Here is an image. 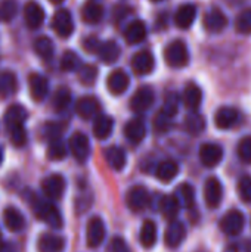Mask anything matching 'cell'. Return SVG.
Instances as JSON below:
<instances>
[{"label":"cell","instance_id":"cell-1","mask_svg":"<svg viewBox=\"0 0 251 252\" xmlns=\"http://www.w3.org/2000/svg\"><path fill=\"white\" fill-rule=\"evenodd\" d=\"M27 117H28L27 109L18 103L10 105L3 115V121L9 133V139L12 145L16 148H22L27 143V131L24 126L27 121Z\"/></svg>","mask_w":251,"mask_h":252},{"label":"cell","instance_id":"cell-2","mask_svg":"<svg viewBox=\"0 0 251 252\" xmlns=\"http://www.w3.org/2000/svg\"><path fill=\"white\" fill-rule=\"evenodd\" d=\"M27 201L30 202L36 217L46 223L49 227L52 229H61L64 226V219H62V214L61 211L55 207V204H52L50 201H44V199H40L37 198L34 193H30Z\"/></svg>","mask_w":251,"mask_h":252},{"label":"cell","instance_id":"cell-3","mask_svg":"<svg viewBox=\"0 0 251 252\" xmlns=\"http://www.w3.org/2000/svg\"><path fill=\"white\" fill-rule=\"evenodd\" d=\"M189 50L185 41L173 40L164 49V61L170 68H185L189 63Z\"/></svg>","mask_w":251,"mask_h":252},{"label":"cell","instance_id":"cell-4","mask_svg":"<svg viewBox=\"0 0 251 252\" xmlns=\"http://www.w3.org/2000/svg\"><path fill=\"white\" fill-rule=\"evenodd\" d=\"M246 226V217L240 210L228 211L219 223L220 230L228 236H238Z\"/></svg>","mask_w":251,"mask_h":252},{"label":"cell","instance_id":"cell-5","mask_svg":"<svg viewBox=\"0 0 251 252\" xmlns=\"http://www.w3.org/2000/svg\"><path fill=\"white\" fill-rule=\"evenodd\" d=\"M68 148L77 162H86L90 155V140L84 133H74L68 140Z\"/></svg>","mask_w":251,"mask_h":252},{"label":"cell","instance_id":"cell-6","mask_svg":"<svg viewBox=\"0 0 251 252\" xmlns=\"http://www.w3.org/2000/svg\"><path fill=\"white\" fill-rule=\"evenodd\" d=\"M154 100H155V93L152 87L149 86L139 87L130 99V109L136 114L146 112L154 105Z\"/></svg>","mask_w":251,"mask_h":252},{"label":"cell","instance_id":"cell-7","mask_svg":"<svg viewBox=\"0 0 251 252\" xmlns=\"http://www.w3.org/2000/svg\"><path fill=\"white\" fill-rule=\"evenodd\" d=\"M126 204H127L129 210L133 213L143 211L149 204V193H148L146 188L142 185H136V186L130 188L126 195Z\"/></svg>","mask_w":251,"mask_h":252},{"label":"cell","instance_id":"cell-8","mask_svg":"<svg viewBox=\"0 0 251 252\" xmlns=\"http://www.w3.org/2000/svg\"><path fill=\"white\" fill-rule=\"evenodd\" d=\"M52 30L62 38H68L74 32V19L70 10L59 9L52 18Z\"/></svg>","mask_w":251,"mask_h":252},{"label":"cell","instance_id":"cell-9","mask_svg":"<svg viewBox=\"0 0 251 252\" xmlns=\"http://www.w3.org/2000/svg\"><path fill=\"white\" fill-rule=\"evenodd\" d=\"M223 199V186L217 177H210L204 185V201L210 210H216L220 207Z\"/></svg>","mask_w":251,"mask_h":252},{"label":"cell","instance_id":"cell-10","mask_svg":"<svg viewBox=\"0 0 251 252\" xmlns=\"http://www.w3.org/2000/svg\"><path fill=\"white\" fill-rule=\"evenodd\" d=\"M107 229L101 217H92L86 227V242L89 248H98L105 241Z\"/></svg>","mask_w":251,"mask_h":252},{"label":"cell","instance_id":"cell-11","mask_svg":"<svg viewBox=\"0 0 251 252\" xmlns=\"http://www.w3.org/2000/svg\"><path fill=\"white\" fill-rule=\"evenodd\" d=\"M67 188V182L61 174H50L43 179L41 190L47 199H61Z\"/></svg>","mask_w":251,"mask_h":252},{"label":"cell","instance_id":"cell-12","mask_svg":"<svg viewBox=\"0 0 251 252\" xmlns=\"http://www.w3.org/2000/svg\"><path fill=\"white\" fill-rule=\"evenodd\" d=\"M223 159V148L217 143H204L200 148V161L207 168L217 167Z\"/></svg>","mask_w":251,"mask_h":252},{"label":"cell","instance_id":"cell-13","mask_svg":"<svg viewBox=\"0 0 251 252\" xmlns=\"http://www.w3.org/2000/svg\"><path fill=\"white\" fill-rule=\"evenodd\" d=\"M130 65H132V69L135 71L136 75H148L154 71L155 59L149 50H141V52L133 55Z\"/></svg>","mask_w":251,"mask_h":252},{"label":"cell","instance_id":"cell-14","mask_svg":"<svg viewBox=\"0 0 251 252\" xmlns=\"http://www.w3.org/2000/svg\"><path fill=\"white\" fill-rule=\"evenodd\" d=\"M129 86H130V77L123 69H114L107 78V89L114 96H118L127 92Z\"/></svg>","mask_w":251,"mask_h":252},{"label":"cell","instance_id":"cell-15","mask_svg":"<svg viewBox=\"0 0 251 252\" xmlns=\"http://www.w3.org/2000/svg\"><path fill=\"white\" fill-rule=\"evenodd\" d=\"M44 9L34 0L28 1L25 6H24V19H25V24L28 28L31 30H37L41 27V24L44 22Z\"/></svg>","mask_w":251,"mask_h":252},{"label":"cell","instance_id":"cell-16","mask_svg":"<svg viewBox=\"0 0 251 252\" xmlns=\"http://www.w3.org/2000/svg\"><path fill=\"white\" fill-rule=\"evenodd\" d=\"M226 27H228V18L220 9L215 7V9H210L206 13V16H204V28H206V31H209L212 34H219Z\"/></svg>","mask_w":251,"mask_h":252},{"label":"cell","instance_id":"cell-17","mask_svg":"<svg viewBox=\"0 0 251 252\" xmlns=\"http://www.w3.org/2000/svg\"><path fill=\"white\" fill-rule=\"evenodd\" d=\"M28 86H30V94L36 102H41L49 94V80L37 72H33L28 77Z\"/></svg>","mask_w":251,"mask_h":252},{"label":"cell","instance_id":"cell-18","mask_svg":"<svg viewBox=\"0 0 251 252\" xmlns=\"http://www.w3.org/2000/svg\"><path fill=\"white\" fill-rule=\"evenodd\" d=\"M185 238H186V229H185L183 223H180L178 220L170 221V224L167 226L166 233H164L166 245L172 250L179 248L182 245V242L185 241Z\"/></svg>","mask_w":251,"mask_h":252},{"label":"cell","instance_id":"cell-19","mask_svg":"<svg viewBox=\"0 0 251 252\" xmlns=\"http://www.w3.org/2000/svg\"><path fill=\"white\" fill-rule=\"evenodd\" d=\"M75 112L83 120H92L96 118L101 112V105L96 97L93 96H84L80 97L75 103Z\"/></svg>","mask_w":251,"mask_h":252},{"label":"cell","instance_id":"cell-20","mask_svg":"<svg viewBox=\"0 0 251 252\" xmlns=\"http://www.w3.org/2000/svg\"><path fill=\"white\" fill-rule=\"evenodd\" d=\"M146 136V126L142 118H132L124 126V137L132 145H139Z\"/></svg>","mask_w":251,"mask_h":252},{"label":"cell","instance_id":"cell-21","mask_svg":"<svg viewBox=\"0 0 251 252\" xmlns=\"http://www.w3.org/2000/svg\"><path fill=\"white\" fill-rule=\"evenodd\" d=\"M240 121V112L232 106L219 108L215 115V124L220 130H229L235 127Z\"/></svg>","mask_w":251,"mask_h":252},{"label":"cell","instance_id":"cell-22","mask_svg":"<svg viewBox=\"0 0 251 252\" xmlns=\"http://www.w3.org/2000/svg\"><path fill=\"white\" fill-rule=\"evenodd\" d=\"M197 18V6L192 3H185L178 7L175 13V24L180 30H188L192 27Z\"/></svg>","mask_w":251,"mask_h":252},{"label":"cell","instance_id":"cell-23","mask_svg":"<svg viewBox=\"0 0 251 252\" xmlns=\"http://www.w3.org/2000/svg\"><path fill=\"white\" fill-rule=\"evenodd\" d=\"M3 221H4V226L10 232H13V233L22 232L25 229V226H27L24 214L19 210H16L15 207L4 208V211H3Z\"/></svg>","mask_w":251,"mask_h":252},{"label":"cell","instance_id":"cell-24","mask_svg":"<svg viewBox=\"0 0 251 252\" xmlns=\"http://www.w3.org/2000/svg\"><path fill=\"white\" fill-rule=\"evenodd\" d=\"M146 34H148V30H146L145 22L141 19H135L126 27L124 40L129 44H141L146 38Z\"/></svg>","mask_w":251,"mask_h":252},{"label":"cell","instance_id":"cell-25","mask_svg":"<svg viewBox=\"0 0 251 252\" xmlns=\"http://www.w3.org/2000/svg\"><path fill=\"white\" fill-rule=\"evenodd\" d=\"M64 250H65V239L58 235L44 233L37 241L38 252H62Z\"/></svg>","mask_w":251,"mask_h":252},{"label":"cell","instance_id":"cell-26","mask_svg":"<svg viewBox=\"0 0 251 252\" xmlns=\"http://www.w3.org/2000/svg\"><path fill=\"white\" fill-rule=\"evenodd\" d=\"M107 164L114 170V171H121L126 167L127 162V155L126 151L120 146H109L104 152Z\"/></svg>","mask_w":251,"mask_h":252},{"label":"cell","instance_id":"cell-27","mask_svg":"<svg viewBox=\"0 0 251 252\" xmlns=\"http://www.w3.org/2000/svg\"><path fill=\"white\" fill-rule=\"evenodd\" d=\"M182 102L183 105L189 109V111H198L201 102H203V90L194 84V83H189L185 89H183V93H182Z\"/></svg>","mask_w":251,"mask_h":252},{"label":"cell","instance_id":"cell-28","mask_svg":"<svg viewBox=\"0 0 251 252\" xmlns=\"http://www.w3.org/2000/svg\"><path fill=\"white\" fill-rule=\"evenodd\" d=\"M160 213L163 214L164 219L173 221L178 216H179V211H180V202L179 199L176 198V195H164L161 199H160Z\"/></svg>","mask_w":251,"mask_h":252},{"label":"cell","instance_id":"cell-29","mask_svg":"<svg viewBox=\"0 0 251 252\" xmlns=\"http://www.w3.org/2000/svg\"><path fill=\"white\" fill-rule=\"evenodd\" d=\"M114 120L109 115H98L93 121V136L98 140H105L112 134Z\"/></svg>","mask_w":251,"mask_h":252},{"label":"cell","instance_id":"cell-30","mask_svg":"<svg viewBox=\"0 0 251 252\" xmlns=\"http://www.w3.org/2000/svg\"><path fill=\"white\" fill-rule=\"evenodd\" d=\"M178 174H179V165L173 159L161 161L155 170V177L163 183H169V182L175 180L178 177Z\"/></svg>","mask_w":251,"mask_h":252},{"label":"cell","instance_id":"cell-31","mask_svg":"<svg viewBox=\"0 0 251 252\" xmlns=\"http://www.w3.org/2000/svg\"><path fill=\"white\" fill-rule=\"evenodd\" d=\"M104 13H105V9L101 3L98 1H87L83 9H81V18L86 24H90V25H95V24H99L104 18Z\"/></svg>","mask_w":251,"mask_h":252},{"label":"cell","instance_id":"cell-32","mask_svg":"<svg viewBox=\"0 0 251 252\" xmlns=\"http://www.w3.org/2000/svg\"><path fill=\"white\" fill-rule=\"evenodd\" d=\"M120 55H121V49H120V46H118L114 40L102 41V44H101V47H99V50H98L99 59H101L104 63H107V65L117 62L118 58H120Z\"/></svg>","mask_w":251,"mask_h":252},{"label":"cell","instance_id":"cell-33","mask_svg":"<svg viewBox=\"0 0 251 252\" xmlns=\"http://www.w3.org/2000/svg\"><path fill=\"white\" fill-rule=\"evenodd\" d=\"M139 242L143 248L149 250L155 245L157 242V224L152 220L143 221L139 233Z\"/></svg>","mask_w":251,"mask_h":252},{"label":"cell","instance_id":"cell-34","mask_svg":"<svg viewBox=\"0 0 251 252\" xmlns=\"http://www.w3.org/2000/svg\"><path fill=\"white\" fill-rule=\"evenodd\" d=\"M183 127L189 134L198 136L206 128V118L201 114H198L197 111H191V114H188L183 121Z\"/></svg>","mask_w":251,"mask_h":252},{"label":"cell","instance_id":"cell-35","mask_svg":"<svg viewBox=\"0 0 251 252\" xmlns=\"http://www.w3.org/2000/svg\"><path fill=\"white\" fill-rule=\"evenodd\" d=\"M18 90V78L12 71L0 72V97H9Z\"/></svg>","mask_w":251,"mask_h":252},{"label":"cell","instance_id":"cell-36","mask_svg":"<svg viewBox=\"0 0 251 252\" xmlns=\"http://www.w3.org/2000/svg\"><path fill=\"white\" fill-rule=\"evenodd\" d=\"M33 47H34V52L44 61H50L55 55V44L46 35L37 37L33 43Z\"/></svg>","mask_w":251,"mask_h":252},{"label":"cell","instance_id":"cell-37","mask_svg":"<svg viewBox=\"0 0 251 252\" xmlns=\"http://www.w3.org/2000/svg\"><path fill=\"white\" fill-rule=\"evenodd\" d=\"M176 198L179 199L180 205L183 208H194L195 207V189L189 183H182L176 189Z\"/></svg>","mask_w":251,"mask_h":252},{"label":"cell","instance_id":"cell-38","mask_svg":"<svg viewBox=\"0 0 251 252\" xmlns=\"http://www.w3.org/2000/svg\"><path fill=\"white\" fill-rule=\"evenodd\" d=\"M52 105L56 112H65L71 105V90L67 87H59L53 94Z\"/></svg>","mask_w":251,"mask_h":252},{"label":"cell","instance_id":"cell-39","mask_svg":"<svg viewBox=\"0 0 251 252\" xmlns=\"http://www.w3.org/2000/svg\"><path fill=\"white\" fill-rule=\"evenodd\" d=\"M18 10L16 0H0V22H10L18 15Z\"/></svg>","mask_w":251,"mask_h":252},{"label":"cell","instance_id":"cell-40","mask_svg":"<svg viewBox=\"0 0 251 252\" xmlns=\"http://www.w3.org/2000/svg\"><path fill=\"white\" fill-rule=\"evenodd\" d=\"M67 154H68V149L61 139H55V140L49 142L47 158L50 161H62L67 157Z\"/></svg>","mask_w":251,"mask_h":252},{"label":"cell","instance_id":"cell-41","mask_svg":"<svg viewBox=\"0 0 251 252\" xmlns=\"http://www.w3.org/2000/svg\"><path fill=\"white\" fill-rule=\"evenodd\" d=\"M61 69L65 72H71V71H78L80 65V58L75 52L72 50H67L62 58H61V63H59Z\"/></svg>","mask_w":251,"mask_h":252},{"label":"cell","instance_id":"cell-42","mask_svg":"<svg viewBox=\"0 0 251 252\" xmlns=\"http://www.w3.org/2000/svg\"><path fill=\"white\" fill-rule=\"evenodd\" d=\"M235 30L243 35L251 34V7L244 9L235 19Z\"/></svg>","mask_w":251,"mask_h":252},{"label":"cell","instance_id":"cell-43","mask_svg":"<svg viewBox=\"0 0 251 252\" xmlns=\"http://www.w3.org/2000/svg\"><path fill=\"white\" fill-rule=\"evenodd\" d=\"M173 115L167 114L164 109H160L154 118V130L158 131V133H166L170 130L172 127V123H173Z\"/></svg>","mask_w":251,"mask_h":252},{"label":"cell","instance_id":"cell-44","mask_svg":"<svg viewBox=\"0 0 251 252\" xmlns=\"http://www.w3.org/2000/svg\"><path fill=\"white\" fill-rule=\"evenodd\" d=\"M77 72H78V80L84 86H92L98 78V68L93 65H81Z\"/></svg>","mask_w":251,"mask_h":252},{"label":"cell","instance_id":"cell-45","mask_svg":"<svg viewBox=\"0 0 251 252\" xmlns=\"http://www.w3.org/2000/svg\"><path fill=\"white\" fill-rule=\"evenodd\" d=\"M237 190L238 195L241 198L243 202L251 204V176H241L237 185Z\"/></svg>","mask_w":251,"mask_h":252},{"label":"cell","instance_id":"cell-46","mask_svg":"<svg viewBox=\"0 0 251 252\" xmlns=\"http://www.w3.org/2000/svg\"><path fill=\"white\" fill-rule=\"evenodd\" d=\"M237 152L244 164H251V136H246L240 140Z\"/></svg>","mask_w":251,"mask_h":252},{"label":"cell","instance_id":"cell-47","mask_svg":"<svg viewBox=\"0 0 251 252\" xmlns=\"http://www.w3.org/2000/svg\"><path fill=\"white\" fill-rule=\"evenodd\" d=\"M179 102H180L179 96L172 92V93H169L166 96V100H164V105H163L161 109H164L167 114H170V115L175 117L178 114V111H179Z\"/></svg>","mask_w":251,"mask_h":252},{"label":"cell","instance_id":"cell-48","mask_svg":"<svg viewBox=\"0 0 251 252\" xmlns=\"http://www.w3.org/2000/svg\"><path fill=\"white\" fill-rule=\"evenodd\" d=\"M43 134L44 137L52 142L55 139H61V134H62V126L58 124V123H47L43 128Z\"/></svg>","mask_w":251,"mask_h":252},{"label":"cell","instance_id":"cell-49","mask_svg":"<svg viewBox=\"0 0 251 252\" xmlns=\"http://www.w3.org/2000/svg\"><path fill=\"white\" fill-rule=\"evenodd\" d=\"M107 251L108 252H132V250L129 248L127 242H126L123 238L115 236V238H112V239L109 241Z\"/></svg>","mask_w":251,"mask_h":252},{"label":"cell","instance_id":"cell-50","mask_svg":"<svg viewBox=\"0 0 251 252\" xmlns=\"http://www.w3.org/2000/svg\"><path fill=\"white\" fill-rule=\"evenodd\" d=\"M101 44H102V41H101L96 35H89V37H86V38L83 40V47H84V50L89 52V53L98 55V50H99Z\"/></svg>","mask_w":251,"mask_h":252},{"label":"cell","instance_id":"cell-51","mask_svg":"<svg viewBox=\"0 0 251 252\" xmlns=\"http://www.w3.org/2000/svg\"><path fill=\"white\" fill-rule=\"evenodd\" d=\"M129 13H130V7L123 6V4L115 6L114 10H112V19H114L115 22H120V21H123V18L127 16Z\"/></svg>","mask_w":251,"mask_h":252},{"label":"cell","instance_id":"cell-52","mask_svg":"<svg viewBox=\"0 0 251 252\" xmlns=\"http://www.w3.org/2000/svg\"><path fill=\"white\" fill-rule=\"evenodd\" d=\"M0 252H18V247L13 242H1Z\"/></svg>","mask_w":251,"mask_h":252},{"label":"cell","instance_id":"cell-53","mask_svg":"<svg viewBox=\"0 0 251 252\" xmlns=\"http://www.w3.org/2000/svg\"><path fill=\"white\" fill-rule=\"evenodd\" d=\"M244 251L251 252V241H249V242L246 244V247H244Z\"/></svg>","mask_w":251,"mask_h":252},{"label":"cell","instance_id":"cell-54","mask_svg":"<svg viewBox=\"0 0 251 252\" xmlns=\"http://www.w3.org/2000/svg\"><path fill=\"white\" fill-rule=\"evenodd\" d=\"M225 252H238V248L232 245V247H229V248H228V250H226Z\"/></svg>","mask_w":251,"mask_h":252},{"label":"cell","instance_id":"cell-55","mask_svg":"<svg viewBox=\"0 0 251 252\" xmlns=\"http://www.w3.org/2000/svg\"><path fill=\"white\" fill-rule=\"evenodd\" d=\"M49 1H50V3H53V4H61L64 0H49Z\"/></svg>","mask_w":251,"mask_h":252},{"label":"cell","instance_id":"cell-56","mask_svg":"<svg viewBox=\"0 0 251 252\" xmlns=\"http://www.w3.org/2000/svg\"><path fill=\"white\" fill-rule=\"evenodd\" d=\"M1 161H3V152H1V149H0V164H1Z\"/></svg>","mask_w":251,"mask_h":252},{"label":"cell","instance_id":"cell-57","mask_svg":"<svg viewBox=\"0 0 251 252\" xmlns=\"http://www.w3.org/2000/svg\"><path fill=\"white\" fill-rule=\"evenodd\" d=\"M152 3H160V1H164V0H151Z\"/></svg>","mask_w":251,"mask_h":252},{"label":"cell","instance_id":"cell-58","mask_svg":"<svg viewBox=\"0 0 251 252\" xmlns=\"http://www.w3.org/2000/svg\"><path fill=\"white\" fill-rule=\"evenodd\" d=\"M0 244H1V232H0Z\"/></svg>","mask_w":251,"mask_h":252}]
</instances>
